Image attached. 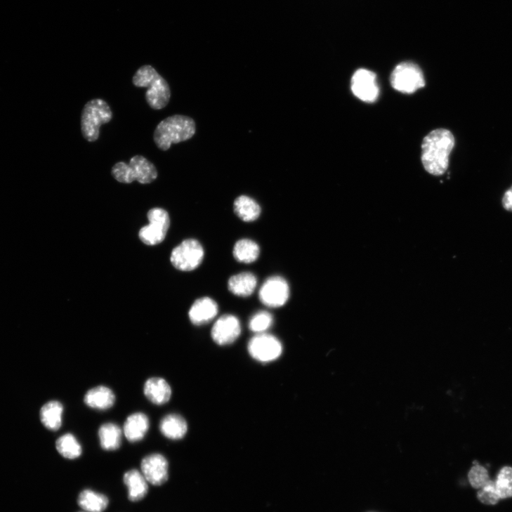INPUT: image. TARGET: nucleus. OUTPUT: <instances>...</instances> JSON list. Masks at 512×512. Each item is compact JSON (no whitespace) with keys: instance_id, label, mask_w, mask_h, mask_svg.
Listing matches in <instances>:
<instances>
[{"instance_id":"nucleus-1","label":"nucleus","mask_w":512,"mask_h":512,"mask_svg":"<svg viewBox=\"0 0 512 512\" xmlns=\"http://www.w3.org/2000/svg\"><path fill=\"white\" fill-rule=\"evenodd\" d=\"M455 140L452 133L446 129H437L424 139L422 162L425 169L431 175H443L449 166V155Z\"/></svg>"},{"instance_id":"nucleus-2","label":"nucleus","mask_w":512,"mask_h":512,"mask_svg":"<svg viewBox=\"0 0 512 512\" xmlns=\"http://www.w3.org/2000/svg\"><path fill=\"white\" fill-rule=\"evenodd\" d=\"M196 133V124L188 117L175 115L162 121L155 130L153 139L157 147L167 151L173 144L191 139Z\"/></svg>"},{"instance_id":"nucleus-3","label":"nucleus","mask_w":512,"mask_h":512,"mask_svg":"<svg viewBox=\"0 0 512 512\" xmlns=\"http://www.w3.org/2000/svg\"><path fill=\"white\" fill-rule=\"evenodd\" d=\"M133 83L138 88H147L145 98L154 110L165 107L171 98V90L167 81L150 65L141 67L135 74Z\"/></svg>"},{"instance_id":"nucleus-4","label":"nucleus","mask_w":512,"mask_h":512,"mask_svg":"<svg viewBox=\"0 0 512 512\" xmlns=\"http://www.w3.org/2000/svg\"><path fill=\"white\" fill-rule=\"evenodd\" d=\"M111 173L114 178L124 184H131L136 180L140 184L147 185L158 176L154 164L142 155L134 156L129 164L124 162L117 163L112 166Z\"/></svg>"},{"instance_id":"nucleus-5","label":"nucleus","mask_w":512,"mask_h":512,"mask_svg":"<svg viewBox=\"0 0 512 512\" xmlns=\"http://www.w3.org/2000/svg\"><path fill=\"white\" fill-rule=\"evenodd\" d=\"M112 119V110L104 100H89L81 112V128L84 139L90 143L96 142L100 136V126L110 123Z\"/></svg>"},{"instance_id":"nucleus-6","label":"nucleus","mask_w":512,"mask_h":512,"mask_svg":"<svg viewBox=\"0 0 512 512\" xmlns=\"http://www.w3.org/2000/svg\"><path fill=\"white\" fill-rule=\"evenodd\" d=\"M390 84L395 90L412 94L425 86V80L418 65L412 63H403L393 70Z\"/></svg>"},{"instance_id":"nucleus-7","label":"nucleus","mask_w":512,"mask_h":512,"mask_svg":"<svg viewBox=\"0 0 512 512\" xmlns=\"http://www.w3.org/2000/svg\"><path fill=\"white\" fill-rule=\"evenodd\" d=\"M204 257L201 244L195 239H187L173 251L170 260L178 270L192 271L201 265Z\"/></svg>"},{"instance_id":"nucleus-8","label":"nucleus","mask_w":512,"mask_h":512,"mask_svg":"<svg viewBox=\"0 0 512 512\" xmlns=\"http://www.w3.org/2000/svg\"><path fill=\"white\" fill-rule=\"evenodd\" d=\"M150 224L142 228L139 237L146 245L154 246L162 243L170 225L168 213L160 208L151 209L147 214Z\"/></svg>"},{"instance_id":"nucleus-9","label":"nucleus","mask_w":512,"mask_h":512,"mask_svg":"<svg viewBox=\"0 0 512 512\" xmlns=\"http://www.w3.org/2000/svg\"><path fill=\"white\" fill-rule=\"evenodd\" d=\"M290 298V287L286 279L280 276L268 278L259 291L261 302L269 308H280Z\"/></svg>"},{"instance_id":"nucleus-10","label":"nucleus","mask_w":512,"mask_h":512,"mask_svg":"<svg viewBox=\"0 0 512 512\" xmlns=\"http://www.w3.org/2000/svg\"><path fill=\"white\" fill-rule=\"evenodd\" d=\"M251 356L261 362H270L282 354L280 341L274 336L265 333L258 334L249 341L248 346Z\"/></svg>"},{"instance_id":"nucleus-11","label":"nucleus","mask_w":512,"mask_h":512,"mask_svg":"<svg viewBox=\"0 0 512 512\" xmlns=\"http://www.w3.org/2000/svg\"><path fill=\"white\" fill-rule=\"evenodd\" d=\"M239 319L232 315H224L217 320L211 330V336L218 346L232 344L241 334Z\"/></svg>"},{"instance_id":"nucleus-12","label":"nucleus","mask_w":512,"mask_h":512,"mask_svg":"<svg viewBox=\"0 0 512 512\" xmlns=\"http://www.w3.org/2000/svg\"><path fill=\"white\" fill-rule=\"evenodd\" d=\"M352 91L355 96L367 103L375 102L379 95L376 74L369 70H357L352 79Z\"/></svg>"},{"instance_id":"nucleus-13","label":"nucleus","mask_w":512,"mask_h":512,"mask_svg":"<svg viewBox=\"0 0 512 512\" xmlns=\"http://www.w3.org/2000/svg\"><path fill=\"white\" fill-rule=\"evenodd\" d=\"M168 468L166 459L158 453L147 455L141 463V470L145 478L156 486L162 485L167 481Z\"/></svg>"},{"instance_id":"nucleus-14","label":"nucleus","mask_w":512,"mask_h":512,"mask_svg":"<svg viewBox=\"0 0 512 512\" xmlns=\"http://www.w3.org/2000/svg\"><path fill=\"white\" fill-rule=\"evenodd\" d=\"M217 303L209 297L197 300L189 312L190 321L195 325H202L210 322L217 315Z\"/></svg>"},{"instance_id":"nucleus-15","label":"nucleus","mask_w":512,"mask_h":512,"mask_svg":"<svg viewBox=\"0 0 512 512\" xmlns=\"http://www.w3.org/2000/svg\"><path fill=\"white\" fill-rule=\"evenodd\" d=\"M144 393L147 400L156 405L166 404L172 396V388L162 378L149 379L144 385Z\"/></svg>"},{"instance_id":"nucleus-16","label":"nucleus","mask_w":512,"mask_h":512,"mask_svg":"<svg viewBox=\"0 0 512 512\" xmlns=\"http://www.w3.org/2000/svg\"><path fill=\"white\" fill-rule=\"evenodd\" d=\"M115 402V394L111 389L103 386L90 389L84 397V402L88 407L101 411L110 409Z\"/></svg>"},{"instance_id":"nucleus-17","label":"nucleus","mask_w":512,"mask_h":512,"mask_svg":"<svg viewBox=\"0 0 512 512\" xmlns=\"http://www.w3.org/2000/svg\"><path fill=\"white\" fill-rule=\"evenodd\" d=\"M257 277L249 272L233 275L228 282V287L234 295L239 297L251 296L257 287Z\"/></svg>"},{"instance_id":"nucleus-18","label":"nucleus","mask_w":512,"mask_h":512,"mask_svg":"<svg viewBox=\"0 0 512 512\" xmlns=\"http://www.w3.org/2000/svg\"><path fill=\"white\" fill-rule=\"evenodd\" d=\"M188 429L185 419L178 414H169L160 421L162 434L171 440H180L185 437Z\"/></svg>"},{"instance_id":"nucleus-19","label":"nucleus","mask_w":512,"mask_h":512,"mask_svg":"<svg viewBox=\"0 0 512 512\" xmlns=\"http://www.w3.org/2000/svg\"><path fill=\"white\" fill-rule=\"evenodd\" d=\"M150 427L147 416L143 413H135L126 419L124 424V434L131 442L140 441L147 434Z\"/></svg>"},{"instance_id":"nucleus-20","label":"nucleus","mask_w":512,"mask_h":512,"mask_svg":"<svg viewBox=\"0 0 512 512\" xmlns=\"http://www.w3.org/2000/svg\"><path fill=\"white\" fill-rule=\"evenodd\" d=\"M124 483L129 489V498L132 501L143 499L147 494V481L143 473L131 470L124 475Z\"/></svg>"},{"instance_id":"nucleus-21","label":"nucleus","mask_w":512,"mask_h":512,"mask_svg":"<svg viewBox=\"0 0 512 512\" xmlns=\"http://www.w3.org/2000/svg\"><path fill=\"white\" fill-rule=\"evenodd\" d=\"M63 405L57 401L49 402L41 409L40 418L44 426L53 431H58L63 425Z\"/></svg>"},{"instance_id":"nucleus-22","label":"nucleus","mask_w":512,"mask_h":512,"mask_svg":"<svg viewBox=\"0 0 512 512\" xmlns=\"http://www.w3.org/2000/svg\"><path fill=\"white\" fill-rule=\"evenodd\" d=\"M98 437L100 446L103 449L116 450L122 445V431L115 424H105L98 430Z\"/></svg>"},{"instance_id":"nucleus-23","label":"nucleus","mask_w":512,"mask_h":512,"mask_svg":"<svg viewBox=\"0 0 512 512\" xmlns=\"http://www.w3.org/2000/svg\"><path fill=\"white\" fill-rule=\"evenodd\" d=\"M234 209L238 217L245 222L257 220L261 213V206L257 202L246 195H242L235 200Z\"/></svg>"},{"instance_id":"nucleus-24","label":"nucleus","mask_w":512,"mask_h":512,"mask_svg":"<svg viewBox=\"0 0 512 512\" xmlns=\"http://www.w3.org/2000/svg\"><path fill=\"white\" fill-rule=\"evenodd\" d=\"M78 503L86 511L103 512L108 505V499L103 494L86 490L79 494Z\"/></svg>"},{"instance_id":"nucleus-25","label":"nucleus","mask_w":512,"mask_h":512,"mask_svg":"<svg viewBox=\"0 0 512 512\" xmlns=\"http://www.w3.org/2000/svg\"><path fill=\"white\" fill-rule=\"evenodd\" d=\"M233 254L235 259L244 263L255 262L260 255V247L251 239H241L235 246Z\"/></svg>"},{"instance_id":"nucleus-26","label":"nucleus","mask_w":512,"mask_h":512,"mask_svg":"<svg viewBox=\"0 0 512 512\" xmlns=\"http://www.w3.org/2000/svg\"><path fill=\"white\" fill-rule=\"evenodd\" d=\"M55 447L64 458L70 460L79 458L82 453L81 444L71 433L65 434L57 440Z\"/></svg>"},{"instance_id":"nucleus-27","label":"nucleus","mask_w":512,"mask_h":512,"mask_svg":"<svg viewBox=\"0 0 512 512\" xmlns=\"http://www.w3.org/2000/svg\"><path fill=\"white\" fill-rule=\"evenodd\" d=\"M496 483L497 491L500 499L512 497V468H503L497 476Z\"/></svg>"},{"instance_id":"nucleus-28","label":"nucleus","mask_w":512,"mask_h":512,"mask_svg":"<svg viewBox=\"0 0 512 512\" xmlns=\"http://www.w3.org/2000/svg\"><path fill=\"white\" fill-rule=\"evenodd\" d=\"M273 323V317L270 313L260 311L251 317L249 322V328L255 333L263 334L271 327Z\"/></svg>"},{"instance_id":"nucleus-29","label":"nucleus","mask_w":512,"mask_h":512,"mask_svg":"<svg viewBox=\"0 0 512 512\" xmlns=\"http://www.w3.org/2000/svg\"><path fill=\"white\" fill-rule=\"evenodd\" d=\"M478 493L479 500L485 504H496L500 499L495 482L490 480Z\"/></svg>"},{"instance_id":"nucleus-30","label":"nucleus","mask_w":512,"mask_h":512,"mask_svg":"<svg viewBox=\"0 0 512 512\" xmlns=\"http://www.w3.org/2000/svg\"><path fill=\"white\" fill-rule=\"evenodd\" d=\"M468 478L471 485L475 489H481L490 480L487 470L479 464L472 468Z\"/></svg>"},{"instance_id":"nucleus-31","label":"nucleus","mask_w":512,"mask_h":512,"mask_svg":"<svg viewBox=\"0 0 512 512\" xmlns=\"http://www.w3.org/2000/svg\"><path fill=\"white\" fill-rule=\"evenodd\" d=\"M501 204L505 210L512 212V187L505 192Z\"/></svg>"}]
</instances>
